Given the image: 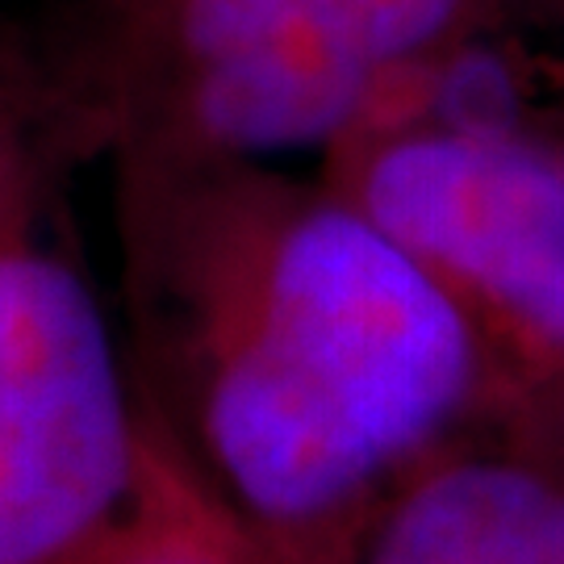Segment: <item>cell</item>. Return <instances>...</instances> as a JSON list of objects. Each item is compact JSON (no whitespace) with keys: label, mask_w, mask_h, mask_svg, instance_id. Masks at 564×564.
Instances as JSON below:
<instances>
[{"label":"cell","mask_w":564,"mask_h":564,"mask_svg":"<svg viewBox=\"0 0 564 564\" xmlns=\"http://www.w3.org/2000/svg\"><path fill=\"white\" fill-rule=\"evenodd\" d=\"M494 402L489 347L360 205L289 214L226 289L167 444L256 564H347L364 527Z\"/></svg>","instance_id":"1"},{"label":"cell","mask_w":564,"mask_h":564,"mask_svg":"<svg viewBox=\"0 0 564 564\" xmlns=\"http://www.w3.org/2000/svg\"><path fill=\"white\" fill-rule=\"evenodd\" d=\"M151 423L88 284L0 247V564H84L134 502Z\"/></svg>","instance_id":"2"},{"label":"cell","mask_w":564,"mask_h":564,"mask_svg":"<svg viewBox=\"0 0 564 564\" xmlns=\"http://www.w3.org/2000/svg\"><path fill=\"white\" fill-rule=\"evenodd\" d=\"M356 205L440 276L519 381H564V155L444 126L377 151Z\"/></svg>","instance_id":"3"},{"label":"cell","mask_w":564,"mask_h":564,"mask_svg":"<svg viewBox=\"0 0 564 564\" xmlns=\"http://www.w3.org/2000/svg\"><path fill=\"white\" fill-rule=\"evenodd\" d=\"M460 0H193L209 59L202 121L242 151L323 142L356 118L389 63L444 34Z\"/></svg>","instance_id":"4"},{"label":"cell","mask_w":564,"mask_h":564,"mask_svg":"<svg viewBox=\"0 0 564 564\" xmlns=\"http://www.w3.org/2000/svg\"><path fill=\"white\" fill-rule=\"evenodd\" d=\"M347 564H564V452L464 435L384 498Z\"/></svg>","instance_id":"5"},{"label":"cell","mask_w":564,"mask_h":564,"mask_svg":"<svg viewBox=\"0 0 564 564\" xmlns=\"http://www.w3.org/2000/svg\"><path fill=\"white\" fill-rule=\"evenodd\" d=\"M84 564H256L239 527L151 426L134 502Z\"/></svg>","instance_id":"6"},{"label":"cell","mask_w":564,"mask_h":564,"mask_svg":"<svg viewBox=\"0 0 564 564\" xmlns=\"http://www.w3.org/2000/svg\"><path fill=\"white\" fill-rule=\"evenodd\" d=\"M444 121L447 130H473V134H502L506 130V76L498 63L468 59L444 80Z\"/></svg>","instance_id":"7"}]
</instances>
